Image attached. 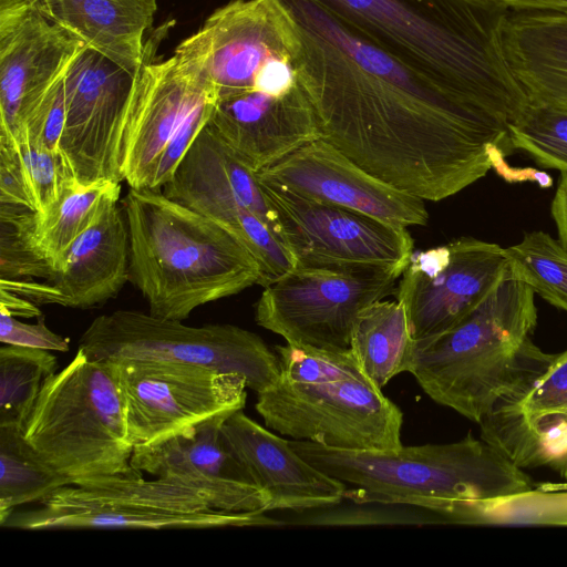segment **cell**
<instances>
[{
	"mask_svg": "<svg viewBox=\"0 0 567 567\" xmlns=\"http://www.w3.org/2000/svg\"><path fill=\"white\" fill-rule=\"evenodd\" d=\"M300 41V72L322 138L367 172L439 202L513 148L507 124L358 34L315 0H271Z\"/></svg>",
	"mask_w": 567,
	"mask_h": 567,
	"instance_id": "obj_1",
	"label": "cell"
},
{
	"mask_svg": "<svg viewBox=\"0 0 567 567\" xmlns=\"http://www.w3.org/2000/svg\"><path fill=\"white\" fill-rule=\"evenodd\" d=\"M358 34L506 124L530 101L501 45L508 10L471 0H315Z\"/></svg>",
	"mask_w": 567,
	"mask_h": 567,
	"instance_id": "obj_2",
	"label": "cell"
},
{
	"mask_svg": "<svg viewBox=\"0 0 567 567\" xmlns=\"http://www.w3.org/2000/svg\"><path fill=\"white\" fill-rule=\"evenodd\" d=\"M534 295L508 269L453 328L413 340L405 372L434 402L480 423L524 392L555 358L533 341Z\"/></svg>",
	"mask_w": 567,
	"mask_h": 567,
	"instance_id": "obj_3",
	"label": "cell"
},
{
	"mask_svg": "<svg viewBox=\"0 0 567 567\" xmlns=\"http://www.w3.org/2000/svg\"><path fill=\"white\" fill-rule=\"evenodd\" d=\"M130 237V282L158 318L190 313L264 282L261 267L230 231L167 197L132 188L122 200Z\"/></svg>",
	"mask_w": 567,
	"mask_h": 567,
	"instance_id": "obj_4",
	"label": "cell"
},
{
	"mask_svg": "<svg viewBox=\"0 0 567 567\" xmlns=\"http://www.w3.org/2000/svg\"><path fill=\"white\" fill-rule=\"evenodd\" d=\"M319 471L344 483L355 504L408 505L442 516L458 503L533 487L525 471L471 433L460 441L369 452L289 440Z\"/></svg>",
	"mask_w": 567,
	"mask_h": 567,
	"instance_id": "obj_5",
	"label": "cell"
},
{
	"mask_svg": "<svg viewBox=\"0 0 567 567\" xmlns=\"http://www.w3.org/2000/svg\"><path fill=\"white\" fill-rule=\"evenodd\" d=\"M23 435L72 485L133 468L134 446L111 362L81 349L43 381Z\"/></svg>",
	"mask_w": 567,
	"mask_h": 567,
	"instance_id": "obj_6",
	"label": "cell"
},
{
	"mask_svg": "<svg viewBox=\"0 0 567 567\" xmlns=\"http://www.w3.org/2000/svg\"><path fill=\"white\" fill-rule=\"evenodd\" d=\"M37 508L13 511L2 528L49 532L92 528L189 529L279 525L265 513L213 508L188 486L145 480L134 467L81 485H65Z\"/></svg>",
	"mask_w": 567,
	"mask_h": 567,
	"instance_id": "obj_7",
	"label": "cell"
},
{
	"mask_svg": "<svg viewBox=\"0 0 567 567\" xmlns=\"http://www.w3.org/2000/svg\"><path fill=\"white\" fill-rule=\"evenodd\" d=\"M299 49L295 27L277 3L233 0L216 9L174 55L217 99L252 90L287 96L306 89Z\"/></svg>",
	"mask_w": 567,
	"mask_h": 567,
	"instance_id": "obj_8",
	"label": "cell"
},
{
	"mask_svg": "<svg viewBox=\"0 0 567 567\" xmlns=\"http://www.w3.org/2000/svg\"><path fill=\"white\" fill-rule=\"evenodd\" d=\"M78 349L93 360H167L241 374L256 393L280 377L277 352L256 333L229 323L199 327L138 310H115L92 320Z\"/></svg>",
	"mask_w": 567,
	"mask_h": 567,
	"instance_id": "obj_9",
	"label": "cell"
},
{
	"mask_svg": "<svg viewBox=\"0 0 567 567\" xmlns=\"http://www.w3.org/2000/svg\"><path fill=\"white\" fill-rule=\"evenodd\" d=\"M266 427L326 447L388 452L403 446V413L367 377L319 383L278 381L257 393Z\"/></svg>",
	"mask_w": 567,
	"mask_h": 567,
	"instance_id": "obj_10",
	"label": "cell"
},
{
	"mask_svg": "<svg viewBox=\"0 0 567 567\" xmlns=\"http://www.w3.org/2000/svg\"><path fill=\"white\" fill-rule=\"evenodd\" d=\"M399 278L373 267H295L264 287L255 320L289 344L344 352L360 310L395 295Z\"/></svg>",
	"mask_w": 567,
	"mask_h": 567,
	"instance_id": "obj_11",
	"label": "cell"
},
{
	"mask_svg": "<svg viewBox=\"0 0 567 567\" xmlns=\"http://www.w3.org/2000/svg\"><path fill=\"white\" fill-rule=\"evenodd\" d=\"M257 179L272 227L296 267H373L403 274L413 252L406 227Z\"/></svg>",
	"mask_w": 567,
	"mask_h": 567,
	"instance_id": "obj_12",
	"label": "cell"
},
{
	"mask_svg": "<svg viewBox=\"0 0 567 567\" xmlns=\"http://www.w3.org/2000/svg\"><path fill=\"white\" fill-rule=\"evenodd\" d=\"M109 361L134 447L159 442L246 404L247 381L235 372L167 360Z\"/></svg>",
	"mask_w": 567,
	"mask_h": 567,
	"instance_id": "obj_13",
	"label": "cell"
},
{
	"mask_svg": "<svg viewBox=\"0 0 567 567\" xmlns=\"http://www.w3.org/2000/svg\"><path fill=\"white\" fill-rule=\"evenodd\" d=\"M508 270L504 248L473 237L413 251L396 286L413 340L463 320Z\"/></svg>",
	"mask_w": 567,
	"mask_h": 567,
	"instance_id": "obj_14",
	"label": "cell"
},
{
	"mask_svg": "<svg viewBox=\"0 0 567 567\" xmlns=\"http://www.w3.org/2000/svg\"><path fill=\"white\" fill-rule=\"evenodd\" d=\"M135 78L86 47L65 72L60 151L78 187L123 182L118 142Z\"/></svg>",
	"mask_w": 567,
	"mask_h": 567,
	"instance_id": "obj_15",
	"label": "cell"
},
{
	"mask_svg": "<svg viewBox=\"0 0 567 567\" xmlns=\"http://www.w3.org/2000/svg\"><path fill=\"white\" fill-rule=\"evenodd\" d=\"M155 49L136 74L120 134L118 164L132 188L146 187L165 147L193 121L212 113L217 101L215 91L175 55L154 62Z\"/></svg>",
	"mask_w": 567,
	"mask_h": 567,
	"instance_id": "obj_16",
	"label": "cell"
},
{
	"mask_svg": "<svg viewBox=\"0 0 567 567\" xmlns=\"http://www.w3.org/2000/svg\"><path fill=\"white\" fill-rule=\"evenodd\" d=\"M230 414L214 416L159 442L134 447L131 465L153 477L188 486L213 508L269 512V497L221 436V424Z\"/></svg>",
	"mask_w": 567,
	"mask_h": 567,
	"instance_id": "obj_17",
	"label": "cell"
},
{
	"mask_svg": "<svg viewBox=\"0 0 567 567\" xmlns=\"http://www.w3.org/2000/svg\"><path fill=\"white\" fill-rule=\"evenodd\" d=\"M300 195L408 226H424V200L382 181L319 138L256 173Z\"/></svg>",
	"mask_w": 567,
	"mask_h": 567,
	"instance_id": "obj_18",
	"label": "cell"
},
{
	"mask_svg": "<svg viewBox=\"0 0 567 567\" xmlns=\"http://www.w3.org/2000/svg\"><path fill=\"white\" fill-rule=\"evenodd\" d=\"M85 45L40 10L0 20V144L17 147L23 126Z\"/></svg>",
	"mask_w": 567,
	"mask_h": 567,
	"instance_id": "obj_19",
	"label": "cell"
},
{
	"mask_svg": "<svg viewBox=\"0 0 567 567\" xmlns=\"http://www.w3.org/2000/svg\"><path fill=\"white\" fill-rule=\"evenodd\" d=\"M478 425L481 439L518 467H547L567 480V350Z\"/></svg>",
	"mask_w": 567,
	"mask_h": 567,
	"instance_id": "obj_20",
	"label": "cell"
},
{
	"mask_svg": "<svg viewBox=\"0 0 567 567\" xmlns=\"http://www.w3.org/2000/svg\"><path fill=\"white\" fill-rule=\"evenodd\" d=\"M207 124L255 173L322 138L306 89L287 96L252 90L219 97Z\"/></svg>",
	"mask_w": 567,
	"mask_h": 567,
	"instance_id": "obj_21",
	"label": "cell"
},
{
	"mask_svg": "<svg viewBox=\"0 0 567 567\" xmlns=\"http://www.w3.org/2000/svg\"><path fill=\"white\" fill-rule=\"evenodd\" d=\"M221 436L269 497V511L331 508L346 498L348 486L316 468L285 440L235 411L221 424Z\"/></svg>",
	"mask_w": 567,
	"mask_h": 567,
	"instance_id": "obj_22",
	"label": "cell"
},
{
	"mask_svg": "<svg viewBox=\"0 0 567 567\" xmlns=\"http://www.w3.org/2000/svg\"><path fill=\"white\" fill-rule=\"evenodd\" d=\"M51 270L47 280L59 306L84 310L116 298L130 281V237L122 204L107 207Z\"/></svg>",
	"mask_w": 567,
	"mask_h": 567,
	"instance_id": "obj_23",
	"label": "cell"
},
{
	"mask_svg": "<svg viewBox=\"0 0 567 567\" xmlns=\"http://www.w3.org/2000/svg\"><path fill=\"white\" fill-rule=\"evenodd\" d=\"M499 37L529 101L567 113V10H508Z\"/></svg>",
	"mask_w": 567,
	"mask_h": 567,
	"instance_id": "obj_24",
	"label": "cell"
},
{
	"mask_svg": "<svg viewBox=\"0 0 567 567\" xmlns=\"http://www.w3.org/2000/svg\"><path fill=\"white\" fill-rule=\"evenodd\" d=\"M156 0H42L41 12L71 37L135 75L154 50L144 35Z\"/></svg>",
	"mask_w": 567,
	"mask_h": 567,
	"instance_id": "obj_25",
	"label": "cell"
},
{
	"mask_svg": "<svg viewBox=\"0 0 567 567\" xmlns=\"http://www.w3.org/2000/svg\"><path fill=\"white\" fill-rule=\"evenodd\" d=\"M162 192L189 208L199 203L239 198L271 224L256 173L208 125L197 135Z\"/></svg>",
	"mask_w": 567,
	"mask_h": 567,
	"instance_id": "obj_26",
	"label": "cell"
},
{
	"mask_svg": "<svg viewBox=\"0 0 567 567\" xmlns=\"http://www.w3.org/2000/svg\"><path fill=\"white\" fill-rule=\"evenodd\" d=\"M413 339L403 305L378 300L364 307L354 319L350 351L367 378L382 390L405 372Z\"/></svg>",
	"mask_w": 567,
	"mask_h": 567,
	"instance_id": "obj_27",
	"label": "cell"
},
{
	"mask_svg": "<svg viewBox=\"0 0 567 567\" xmlns=\"http://www.w3.org/2000/svg\"><path fill=\"white\" fill-rule=\"evenodd\" d=\"M442 519L467 525L567 527V483L462 502Z\"/></svg>",
	"mask_w": 567,
	"mask_h": 567,
	"instance_id": "obj_28",
	"label": "cell"
},
{
	"mask_svg": "<svg viewBox=\"0 0 567 567\" xmlns=\"http://www.w3.org/2000/svg\"><path fill=\"white\" fill-rule=\"evenodd\" d=\"M120 194L121 183L72 186L45 213L34 212V245L51 268L107 207L118 202Z\"/></svg>",
	"mask_w": 567,
	"mask_h": 567,
	"instance_id": "obj_29",
	"label": "cell"
},
{
	"mask_svg": "<svg viewBox=\"0 0 567 567\" xmlns=\"http://www.w3.org/2000/svg\"><path fill=\"white\" fill-rule=\"evenodd\" d=\"M71 483L24 439L17 426H0V524L19 506L39 503Z\"/></svg>",
	"mask_w": 567,
	"mask_h": 567,
	"instance_id": "obj_30",
	"label": "cell"
},
{
	"mask_svg": "<svg viewBox=\"0 0 567 567\" xmlns=\"http://www.w3.org/2000/svg\"><path fill=\"white\" fill-rule=\"evenodd\" d=\"M58 368L49 350L1 344L0 426L24 429L43 381Z\"/></svg>",
	"mask_w": 567,
	"mask_h": 567,
	"instance_id": "obj_31",
	"label": "cell"
},
{
	"mask_svg": "<svg viewBox=\"0 0 567 567\" xmlns=\"http://www.w3.org/2000/svg\"><path fill=\"white\" fill-rule=\"evenodd\" d=\"M509 271L534 293L567 312V250L558 239L542 230L504 248Z\"/></svg>",
	"mask_w": 567,
	"mask_h": 567,
	"instance_id": "obj_32",
	"label": "cell"
},
{
	"mask_svg": "<svg viewBox=\"0 0 567 567\" xmlns=\"http://www.w3.org/2000/svg\"><path fill=\"white\" fill-rule=\"evenodd\" d=\"M513 151H522L543 168L567 173V113L530 102L522 117L508 123Z\"/></svg>",
	"mask_w": 567,
	"mask_h": 567,
	"instance_id": "obj_33",
	"label": "cell"
},
{
	"mask_svg": "<svg viewBox=\"0 0 567 567\" xmlns=\"http://www.w3.org/2000/svg\"><path fill=\"white\" fill-rule=\"evenodd\" d=\"M0 227V279H48L51 267L33 240L34 212L1 204Z\"/></svg>",
	"mask_w": 567,
	"mask_h": 567,
	"instance_id": "obj_34",
	"label": "cell"
},
{
	"mask_svg": "<svg viewBox=\"0 0 567 567\" xmlns=\"http://www.w3.org/2000/svg\"><path fill=\"white\" fill-rule=\"evenodd\" d=\"M34 212L45 213L72 186V171L61 151H51L29 143L17 145Z\"/></svg>",
	"mask_w": 567,
	"mask_h": 567,
	"instance_id": "obj_35",
	"label": "cell"
},
{
	"mask_svg": "<svg viewBox=\"0 0 567 567\" xmlns=\"http://www.w3.org/2000/svg\"><path fill=\"white\" fill-rule=\"evenodd\" d=\"M280 378L301 383H319L346 378L367 377L351 353L330 352L289 344L276 346Z\"/></svg>",
	"mask_w": 567,
	"mask_h": 567,
	"instance_id": "obj_36",
	"label": "cell"
},
{
	"mask_svg": "<svg viewBox=\"0 0 567 567\" xmlns=\"http://www.w3.org/2000/svg\"><path fill=\"white\" fill-rule=\"evenodd\" d=\"M64 125L65 101L62 79L27 120L20 143L60 151Z\"/></svg>",
	"mask_w": 567,
	"mask_h": 567,
	"instance_id": "obj_37",
	"label": "cell"
},
{
	"mask_svg": "<svg viewBox=\"0 0 567 567\" xmlns=\"http://www.w3.org/2000/svg\"><path fill=\"white\" fill-rule=\"evenodd\" d=\"M0 342L49 351L66 352L70 339L53 332L44 321L43 316L37 323H24L0 309Z\"/></svg>",
	"mask_w": 567,
	"mask_h": 567,
	"instance_id": "obj_38",
	"label": "cell"
},
{
	"mask_svg": "<svg viewBox=\"0 0 567 567\" xmlns=\"http://www.w3.org/2000/svg\"><path fill=\"white\" fill-rule=\"evenodd\" d=\"M0 204L34 212L32 197L16 147L0 144Z\"/></svg>",
	"mask_w": 567,
	"mask_h": 567,
	"instance_id": "obj_39",
	"label": "cell"
},
{
	"mask_svg": "<svg viewBox=\"0 0 567 567\" xmlns=\"http://www.w3.org/2000/svg\"><path fill=\"white\" fill-rule=\"evenodd\" d=\"M550 214L555 221L558 240L567 250V173L560 174L559 183L550 205Z\"/></svg>",
	"mask_w": 567,
	"mask_h": 567,
	"instance_id": "obj_40",
	"label": "cell"
},
{
	"mask_svg": "<svg viewBox=\"0 0 567 567\" xmlns=\"http://www.w3.org/2000/svg\"><path fill=\"white\" fill-rule=\"evenodd\" d=\"M494 169L508 183L533 182L542 188H548L553 185V178L549 174L530 167H512L506 159L502 161Z\"/></svg>",
	"mask_w": 567,
	"mask_h": 567,
	"instance_id": "obj_41",
	"label": "cell"
},
{
	"mask_svg": "<svg viewBox=\"0 0 567 567\" xmlns=\"http://www.w3.org/2000/svg\"><path fill=\"white\" fill-rule=\"evenodd\" d=\"M505 10H567V0H471Z\"/></svg>",
	"mask_w": 567,
	"mask_h": 567,
	"instance_id": "obj_42",
	"label": "cell"
},
{
	"mask_svg": "<svg viewBox=\"0 0 567 567\" xmlns=\"http://www.w3.org/2000/svg\"><path fill=\"white\" fill-rule=\"evenodd\" d=\"M0 309L7 311L13 317L40 318L41 310L35 303L1 288Z\"/></svg>",
	"mask_w": 567,
	"mask_h": 567,
	"instance_id": "obj_43",
	"label": "cell"
},
{
	"mask_svg": "<svg viewBox=\"0 0 567 567\" xmlns=\"http://www.w3.org/2000/svg\"><path fill=\"white\" fill-rule=\"evenodd\" d=\"M42 0H0V20L20 16L30 10L41 11Z\"/></svg>",
	"mask_w": 567,
	"mask_h": 567,
	"instance_id": "obj_44",
	"label": "cell"
}]
</instances>
